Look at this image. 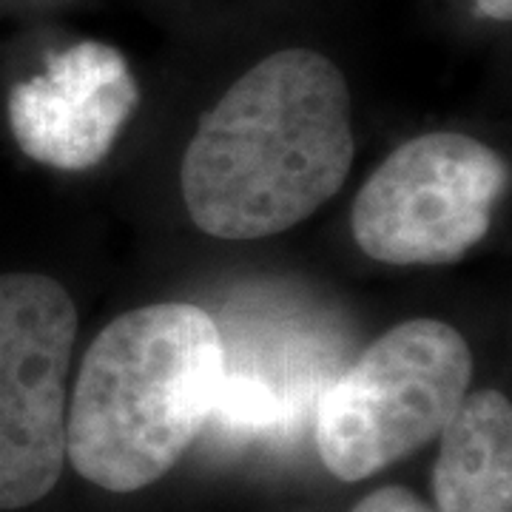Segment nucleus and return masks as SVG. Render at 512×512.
I'll list each match as a JSON object with an SVG mask.
<instances>
[{"label": "nucleus", "instance_id": "nucleus-1", "mask_svg": "<svg viewBox=\"0 0 512 512\" xmlns=\"http://www.w3.org/2000/svg\"><path fill=\"white\" fill-rule=\"evenodd\" d=\"M353 154L342 72L319 52L285 49L202 117L180 168L183 202L208 237H274L342 188Z\"/></svg>", "mask_w": 512, "mask_h": 512}, {"label": "nucleus", "instance_id": "nucleus-2", "mask_svg": "<svg viewBox=\"0 0 512 512\" xmlns=\"http://www.w3.org/2000/svg\"><path fill=\"white\" fill-rule=\"evenodd\" d=\"M222 330L197 305L160 302L97 333L66 410V456L109 493H137L183 458L214 416Z\"/></svg>", "mask_w": 512, "mask_h": 512}, {"label": "nucleus", "instance_id": "nucleus-3", "mask_svg": "<svg viewBox=\"0 0 512 512\" xmlns=\"http://www.w3.org/2000/svg\"><path fill=\"white\" fill-rule=\"evenodd\" d=\"M473 382L453 325L410 319L382 333L316 402V450L330 476L365 481L439 439Z\"/></svg>", "mask_w": 512, "mask_h": 512}, {"label": "nucleus", "instance_id": "nucleus-4", "mask_svg": "<svg viewBox=\"0 0 512 512\" xmlns=\"http://www.w3.org/2000/svg\"><path fill=\"white\" fill-rule=\"evenodd\" d=\"M510 183L493 148L433 131L396 148L353 202V239L387 265H447L487 237Z\"/></svg>", "mask_w": 512, "mask_h": 512}, {"label": "nucleus", "instance_id": "nucleus-5", "mask_svg": "<svg viewBox=\"0 0 512 512\" xmlns=\"http://www.w3.org/2000/svg\"><path fill=\"white\" fill-rule=\"evenodd\" d=\"M74 336L77 308L57 279L0 276V510H23L60 481Z\"/></svg>", "mask_w": 512, "mask_h": 512}, {"label": "nucleus", "instance_id": "nucleus-6", "mask_svg": "<svg viewBox=\"0 0 512 512\" xmlns=\"http://www.w3.org/2000/svg\"><path fill=\"white\" fill-rule=\"evenodd\" d=\"M137 103L140 89L126 57L83 40L9 92V126L26 157L60 171H86L103 163Z\"/></svg>", "mask_w": 512, "mask_h": 512}, {"label": "nucleus", "instance_id": "nucleus-7", "mask_svg": "<svg viewBox=\"0 0 512 512\" xmlns=\"http://www.w3.org/2000/svg\"><path fill=\"white\" fill-rule=\"evenodd\" d=\"M436 512H512V407L498 390L467 393L439 433Z\"/></svg>", "mask_w": 512, "mask_h": 512}, {"label": "nucleus", "instance_id": "nucleus-8", "mask_svg": "<svg viewBox=\"0 0 512 512\" xmlns=\"http://www.w3.org/2000/svg\"><path fill=\"white\" fill-rule=\"evenodd\" d=\"M353 512H436L424 498L404 490V487H382L376 493L365 495Z\"/></svg>", "mask_w": 512, "mask_h": 512}, {"label": "nucleus", "instance_id": "nucleus-9", "mask_svg": "<svg viewBox=\"0 0 512 512\" xmlns=\"http://www.w3.org/2000/svg\"><path fill=\"white\" fill-rule=\"evenodd\" d=\"M476 12L490 20H510L512 0H476Z\"/></svg>", "mask_w": 512, "mask_h": 512}]
</instances>
